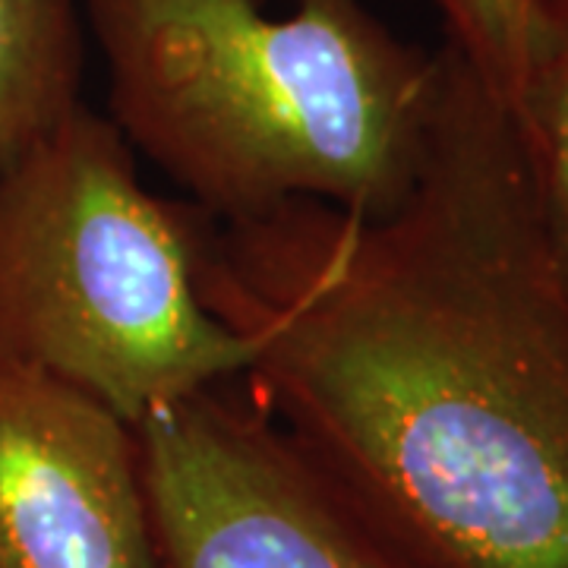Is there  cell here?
<instances>
[{"instance_id": "cell-2", "label": "cell", "mask_w": 568, "mask_h": 568, "mask_svg": "<svg viewBox=\"0 0 568 568\" xmlns=\"http://www.w3.org/2000/svg\"><path fill=\"white\" fill-rule=\"evenodd\" d=\"M111 121L215 222L320 200L392 215L420 178L439 51L364 0H85Z\"/></svg>"}, {"instance_id": "cell-1", "label": "cell", "mask_w": 568, "mask_h": 568, "mask_svg": "<svg viewBox=\"0 0 568 568\" xmlns=\"http://www.w3.org/2000/svg\"><path fill=\"white\" fill-rule=\"evenodd\" d=\"M392 215L205 224L196 287L250 395L414 568H568V294L506 104L443 41Z\"/></svg>"}, {"instance_id": "cell-5", "label": "cell", "mask_w": 568, "mask_h": 568, "mask_svg": "<svg viewBox=\"0 0 568 568\" xmlns=\"http://www.w3.org/2000/svg\"><path fill=\"white\" fill-rule=\"evenodd\" d=\"M0 568H164L136 429L0 357Z\"/></svg>"}, {"instance_id": "cell-9", "label": "cell", "mask_w": 568, "mask_h": 568, "mask_svg": "<svg viewBox=\"0 0 568 568\" xmlns=\"http://www.w3.org/2000/svg\"><path fill=\"white\" fill-rule=\"evenodd\" d=\"M534 7L547 17V22L568 39V0H534Z\"/></svg>"}, {"instance_id": "cell-3", "label": "cell", "mask_w": 568, "mask_h": 568, "mask_svg": "<svg viewBox=\"0 0 568 568\" xmlns=\"http://www.w3.org/2000/svg\"><path fill=\"white\" fill-rule=\"evenodd\" d=\"M209 219L149 193L118 123L77 104L0 168V357L130 426L244 376L253 347L196 287Z\"/></svg>"}, {"instance_id": "cell-6", "label": "cell", "mask_w": 568, "mask_h": 568, "mask_svg": "<svg viewBox=\"0 0 568 568\" xmlns=\"http://www.w3.org/2000/svg\"><path fill=\"white\" fill-rule=\"evenodd\" d=\"M77 0H0V168L82 104Z\"/></svg>"}, {"instance_id": "cell-7", "label": "cell", "mask_w": 568, "mask_h": 568, "mask_svg": "<svg viewBox=\"0 0 568 568\" xmlns=\"http://www.w3.org/2000/svg\"><path fill=\"white\" fill-rule=\"evenodd\" d=\"M446 20V41L487 82L508 111L534 73L568 44L534 0H433Z\"/></svg>"}, {"instance_id": "cell-8", "label": "cell", "mask_w": 568, "mask_h": 568, "mask_svg": "<svg viewBox=\"0 0 568 568\" xmlns=\"http://www.w3.org/2000/svg\"><path fill=\"white\" fill-rule=\"evenodd\" d=\"M511 118L525 149L544 241L568 294V44L534 73Z\"/></svg>"}, {"instance_id": "cell-4", "label": "cell", "mask_w": 568, "mask_h": 568, "mask_svg": "<svg viewBox=\"0 0 568 568\" xmlns=\"http://www.w3.org/2000/svg\"><path fill=\"white\" fill-rule=\"evenodd\" d=\"M133 429L164 568H414L250 388L219 383Z\"/></svg>"}]
</instances>
